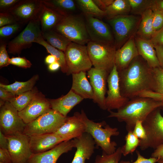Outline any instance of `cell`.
Here are the masks:
<instances>
[{"mask_svg": "<svg viewBox=\"0 0 163 163\" xmlns=\"http://www.w3.org/2000/svg\"><path fill=\"white\" fill-rule=\"evenodd\" d=\"M153 25V12L151 8L146 11L141 15V19L135 36L150 40L155 33Z\"/></svg>", "mask_w": 163, "mask_h": 163, "instance_id": "27", "label": "cell"}, {"mask_svg": "<svg viewBox=\"0 0 163 163\" xmlns=\"http://www.w3.org/2000/svg\"><path fill=\"white\" fill-rule=\"evenodd\" d=\"M133 133L140 141V143L144 142L147 139L145 130L142 121H137L133 131Z\"/></svg>", "mask_w": 163, "mask_h": 163, "instance_id": "41", "label": "cell"}, {"mask_svg": "<svg viewBox=\"0 0 163 163\" xmlns=\"http://www.w3.org/2000/svg\"><path fill=\"white\" fill-rule=\"evenodd\" d=\"M6 136L8 141V150L12 163H27L33 154L30 146L29 137L23 133Z\"/></svg>", "mask_w": 163, "mask_h": 163, "instance_id": "12", "label": "cell"}, {"mask_svg": "<svg viewBox=\"0 0 163 163\" xmlns=\"http://www.w3.org/2000/svg\"><path fill=\"white\" fill-rule=\"evenodd\" d=\"M51 108L49 100L41 93L38 92L28 105L18 112V113L27 124L34 121Z\"/></svg>", "mask_w": 163, "mask_h": 163, "instance_id": "16", "label": "cell"}, {"mask_svg": "<svg viewBox=\"0 0 163 163\" xmlns=\"http://www.w3.org/2000/svg\"><path fill=\"white\" fill-rule=\"evenodd\" d=\"M108 90L105 99V105L108 111L118 109L123 106L129 99L121 94L119 83L118 72L114 65L107 79Z\"/></svg>", "mask_w": 163, "mask_h": 163, "instance_id": "15", "label": "cell"}, {"mask_svg": "<svg viewBox=\"0 0 163 163\" xmlns=\"http://www.w3.org/2000/svg\"><path fill=\"white\" fill-rule=\"evenodd\" d=\"M151 157L157 158L163 157V144L158 147L152 153Z\"/></svg>", "mask_w": 163, "mask_h": 163, "instance_id": "53", "label": "cell"}, {"mask_svg": "<svg viewBox=\"0 0 163 163\" xmlns=\"http://www.w3.org/2000/svg\"><path fill=\"white\" fill-rule=\"evenodd\" d=\"M86 46L94 67L110 73L115 65L117 50L115 44L90 41Z\"/></svg>", "mask_w": 163, "mask_h": 163, "instance_id": "6", "label": "cell"}, {"mask_svg": "<svg viewBox=\"0 0 163 163\" xmlns=\"http://www.w3.org/2000/svg\"><path fill=\"white\" fill-rule=\"evenodd\" d=\"M86 74L84 71L72 74V83L71 89L84 99H93V89Z\"/></svg>", "mask_w": 163, "mask_h": 163, "instance_id": "26", "label": "cell"}, {"mask_svg": "<svg viewBox=\"0 0 163 163\" xmlns=\"http://www.w3.org/2000/svg\"><path fill=\"white\" fill-rule=\"evenodd\" d=\"M85 17L86 28L91 41L114 43V37L106 24L94 17Z\"/></svg>", "mask_w": 163, "mask_h": 163, "instance_id": "17", "label": "cell"}, {"mask_svg": "<svg viewBox=\"0 0 163 163\" xmlns=\"http://www.w3.org/2000/svg\"><path fill=\"white\" fill-rule=\"evenodd\" d=\"M16 96L11 92H9L3 87L0 86V101L4 102L10 101Z\"/></svg>", "mask_w": 163, "mask_h": 163, "instance_id": "48", "label": "cell"}, {"mask_svg": "<svg viewBox=\"0 0 163 163\" xmlns=\"http://www.w3.org/2000/svg\"><path fill=\"white\" fill-rule=\"evenodd\" d=\"M114 1V0H94L93 1L101 10L105 11L107 8Z\"/></svg>", "mask_w": 163, "mask_h": 163, "instance_id": "50", "label": "cell"}, {"mask_svg": "<svg viewBox=\"0 0 163 163\" xmlns=\"http://www.w3.org/2000/svg\"><path fill=\"white\" fill-rule=\"evenodd\" d=\"M157 56L159 61L160 67L163 69V46H155Z\"/></svg>", "mask_w": 163, "mask_h": 163, "instance_id": "51", "label": "cell"}, {"mask_svg": "<svg viewBox=\"0 0 163 163\" xmlns=\"http://www.w3.org/2000/svg\"><path fill=\"white\" fill-rule=\"evenodd\" d=\"M155 2L156 8L163 12V0H155Z\"/></svg>", "mask_w": 163, "mask_h": 163, "instance_id": "56", "label": "cell"}, {"mask_svg": "<svg viewBox=\"0 0 163 163\" xmlns=\"http://www.w3.org/2000/svg\"><path fill=\"white\" fill-rule=\"evenodd\" d=\"M125 144L121 147L122 155L125 156L132 154L139 146L140 140L133 133V131L128 132L125 137Z\"/></svg>", "mask_w": 163, "mask_h": 163, "instance_id": "37", "label": "cell"}, {"mask_svg": "<svg viewBox=\"0 0 163 163\" xmlns=\"http://www.w3.org/2000/svg\"><path fill=\"white\" fill-rule=\"evenodd\" d=\"M110 73L105 70L91 68L88 71L87 75L93 91V102L103 110H107L105 105L106 84Z\"/></svg>", "mask_w": 163, "mask_h": 163, "instance_id": "14", "label": "cell"}, {"mask_svg": "<svg viewBox=\"0 0 163 163\" xmlns=\"http://www.w3.org/2000/svg\"><path fill=\"white\" fill-rule=\"evenodd\" d=\"M85 131L84 123L78 117L74 115L68 117L64 123L54 133L66 141H69L80 136Z\"/></svg>", "mask_w": 163, "mask_h": 163, "instance_id": "22", "label": "cell"}, {"mask_svg": "<svg viewBox=\"0 0 163 163\" xmlns=\"http://www.w3.org/2000/svg\"><path fill=\"white\" fill-rule=\"evenodd\" d=\"M152 80L151 91L163 94V69L161 67L151 68Z\"/></svg>", "mask_w": 163, "mask_h": 163, "instance_id": "36", "label": "cell"}, {"mask_svg": "<svg viewBox=\"0 0 163 163\" xmlns=\"http://www.w3.org/2000/svg\"><path fill=\"white\" fill-rule=\"evenodd\" d=\"M42 4V0H20L8 13L17 23L22 25L32 20H39Z\"/></svg>", "mask_w": 163, "mask_h": 163, "instance_id": "13", "label": "cell"}, {"mask_svg": "<svg viewBox=\"0 0 163 163\" xmlns=\"http://www.w3.org/2000/svg\"><path fill=\"white\" fill-rule=\"evenodd\" d=\"M135 40L139 55L145 61L149 67L151 68L160 67L154 46L150 40L135 35Z\"/></svg>", "mask_w": 163, "mask_h": 163, "instance_id": "24", "label": "cell"}, {"mask_svg": "<svg viewBox=\"0 0 163 163\" xmlns=\"http://www.w3.org/2000/svg\"><path fill=\"white\" fill-rule=\"evenodd\" d=\"M17 23L13 16L8 12H0V27Z\"/></svg>", "mask_w": 163, "mask_h": 163, "instance_id": "46", "label": "cell"}, {"mask_svg": "<svg viewBox=\"0 0 163 163\" xmlns=\"http://www.w3.org/2000/svg\"><path fill=\"white\" fill-rule=\"evenodd\" d=\"M42 35L39 20L30 21L24 30L8 43L7 51L13 54H20L23 50L30 47L32 43Z\"/></svg>", "mask_w": 163, "mask_h": 163, "instance_id": "10", "label": "cell"}, {"mask_svg": "<svg viewBox=\"0 0 163 163\" xmlns=\"http://www.w3.org/2000/svg\"><path fill=\"white\" fill-rule=\"evenodd\" d=\"M67 117L51 108L27 124L23 133L29 137L54 133L64 123Z\"/></svg>", "mask_w": 163, "mask_h": 163, "instance_id": "5", "label": "cell"}, {"mask_svg": "<svg viewBox=\"0 0 163 163\" xmlns=\"http://www.w3.org/2000/svg\"><path fill=\"white\" fill-rule=\"evenodd\" d=\"M130 11L128 0H115L104 11L105 17L110 20L118 16L129 14Z\"/></svg>", "mask_w": 163, "mask_h": 163, "instance_id": "29", "label": "cell"}, {"mask_svg": "<svg viewBox=\"0 0 163 163\" xmlns=\"http://www.w3.org/2000/svg\"><path fill=\"white\" fill-rule=\"evenodd\" d=\"M38 92L37 88L16 96L10 102L12 106L19 112L23 110Z\"/></svg>", "mask_w": 163, "mask_h": 163, "instance_id": "34", "label": "cell"}, {"mask_svg": "<svg viewBox=\"0 0 163 163\" xmlns=\"http://www.w3.org/2000/svg\"><path fill=\"white\" fill-rule=\"evenodd\" d=\"M29 137L30 147L32 153L34 154L48 151L66 141L54 133Z\"/></svg>", "mask_w": 163, "mask_h": 163, "instance_id": "21", "label": "cell"}, {"mask_svg": "<svg viewBox=\"0 0 163 163\" xmlns=\"http://www.w3.org/2000/svg\"><path fill=\"white\" fill-rule=\"evenodd\" d=\"M10 64L23 68H30L32 64L30 62L24 57H12L9 60Z\"/></svg>", "mask_w": 163, "mask_h": 163, "instance_id": "43", "label": "cell"}, {"mask_svg": "<svg viewBox=\"0 0 163 163\" xmlns=\"http://www.w3.org/2000/svg\"><path fill=\"white\" fill-rule=\"evenodd\" d=\"M163 106L162 101L137 96L130 99L117 111H109L110 114L107 117H115L120 122H124L127 132L133 131L137 121L143 122L152 111Z\"/></svg>", "mask_w": 163, "mask_h": 163, "instance_id": "2", "label": "cell"}, {"mask_svg": "<svg viewBox=\"0 0 163 163\" xmlns=\"http://www.w3.org/2000/svg\"><path fill=\"white\" fill-rule=\"evenodd\" d=\"M20 0H0V12H8Z\"/></svg>", "mask_w": 163, "mask_h": 163, "instance_id": "44", "label": "cell"}, {"mask_svg": "<svg viewBox=\"0 0 163 163\" xmlns=\"http://www.w3.org/2000/svg\"><path fill=\"white\" fill-rule=\"evenodd\" d=\"M122 155L121 147H120L112 154L102 152L101 155H97L94 163H119Z\"/></svg>", "mask_w": 163, "mask_h": 163, "instance_id": "38", "label": "cell"}, {"mask_svg": "<svg viewBox=\"0 0 163 163\" xmlns=\"http://www.w3.org/2000/svg\"><path fill=\"white\" fill-rule=\"evenodd\" d=\"M34 43H38L43 46L46 50L48 53L53 56L56 59V61L60 65L61 70L64 73H66L67 67L65 59L64 53L49 44L43 38L42 35L35 41Z\"/></svg>", "mask_w": 163, "mask_h": 163, "instance_id": "31", "label": "cell"}, {"mask_svg": "<svg viewBox=\"0 0 163 163\" xmlns=\"http://www.w3.org/2000/svg\"><path fill=\"white\" fill-rule=\"evenodd\" d=\"M84 99L71 89L66 95L56 99H49L51 109L63 116L68 113Z\"/></svg>", "mask_w": 163, "mask_h": 163, "instance_id": "23", "label": "cell"}, {"mask_svg": "<svg viewBox=\"0 0 163 163\" xmlns=\"http://www.w3.org/2000/svg\"><path fill=\"white\" fill-rule=\"evenodd\" d=\"M60 68V65L57 61L49 65L48 66L49 70L52 72L56 71L58 70Z\"/></svg>", "mask_w": 163, "mask_h": 163, "instance_id": "54", "label": "cell"}, {"mask_svg": "<svg viewBox=\"0 0 163 163\" xmlns=\"http://www.w3.org/2000/svg\"><path fill=\"white\" fill-rule=\"evenodd\" d=\"M0 162L12 163L11 157L8 149L0 148Z\"/></svg>", "mask_w": 163, "mask_h": 163, "instance_id": "49", "label": "cell"}, {"mask_svg": "<svg viewBox=\"0 0 163 163\" xmlns=\"http://www.w3.org/2000/svg\"><path fill=\"white\" fill-rule=\"evenodd\" d=\"M72 42L85 45L91 41L85 21L78 16H65L53 30Z\"/></svg>", "mask_w": 163, "mask_h": 163, "instance_id": "4", "label": "cell"}, {"mask_svg": "<svg viewBox=\"0 0 163 163\" xmlns=\"http://www.w3.org/2000/svg\"><path fill=\"white\" fill-rule=\"evenodd\" d=\"M150 40L154 46H163V26L155 32Z\"/></svg>", "mask_w": 163, "mask_h": 163, "instance_id": "47", "label": "cell"}, {"mask_svg": "<svg viewBox=\"0 0 163 163\" xmlns=\"http://www.w3.org/2000/svg\"><path fill=\"white\" fill-rule=\"evenodd\" d=\"M75 2L85 16L105 17V11L100 9L93 0H77Z\"/></svg>", "mask_w": 163, "mask_h": 163, "instance_id": "33", "label": "cell"}, {"mask_svg": "<svg viewBox=\"0 0 163 163\" xmlns=\"http://www.w3.org/2000/svg\"><path fill=\"white\" fill-rule=\"evenodd\" d=\"M161 96H162V97H163V94H161ZM163 100H162V101H163Z\"/></svg>", "mask_w": 163, "mask_h": 163, "instance_id": "58", "label": "cell"}, {"mask_svg": "<svg viewBox=\"0 0 163 163\" xmlns=\"http://www.w3.org/2000/svg\"><path fill=\"white\" fill-rule=\"evenodd\" d=\"M141 19L140 16L131 14L118 16L109 20L117 50L132 36L135 35Z\"/></svg>", "mask_w": 163, "mask_h": 163, "instance_id": "7", "label": "cell"}, {"mask_svg": "<svg viewBox=\"0 0 163 163\" xmlns=\"http://www.w3.org/2000/svg\"><path fill=\"white\" fill-rule=\"evenodd\" d=\"M42 36L49 44L64 53L71 41L53 30L42 32Z\"/></svg>", "mask_w": 163, "mask_h": 163, "instance_id": "28", "label": "cell"}, {"mask_svg": "<svg viewBox=\"0 0 163 163\" xmlns=\"http://www.w3.org/2000/svg\"><path fill=\"white\" fill-rule=\"evenodd\" d=\"M56 61H57L55 57L51 54L47 56L45 59V63L48 65Z\"/></svg>", "mask_w": 163, "mask_h": 163, "instance_id": "55", "label": "cell"}, {"mask_svg": "<svg viewBox=\"0 0 163 163\" xmlns=\"http://www.w3.org/2000/svg\"><path fill=\"white\" fill-rule=\"evenodd\" d=\"M157 162L158 163H163V157L158 158Z\"/></svg>", "mask_w": 163, "mask_h": 163, "instance_id": "57", "label": "cell"}, {"mask_svg": "<svg viewBox=\"0 0 163 163\" xmlns=\"http://www.w3.org/2000/svg\"><path fill=\"white\" fill-rule=\"evenodd\" d=\"M42 4L39 17L42 32L53 30L65 16L52 7Z\"/></svg>", "mask_w": 163, "mask_h": 163, "instance_id": "25", "label": "cell"}, {"mask_svg": "<svg viewBox=\"0 0 163 163\" xmlns=\"http://www.w3.org/2000/svg\"><path fill=\"white\" fill-rule=\"evenodd\" d=\"M153 12V25L155 32L163 26V12L159 10L155 5L151 8Z\"/></svg>", "mask_w": 163, "mask_h": 163, "instance_id": "39", "label": "cell"}, {"mask_svg": "<svg viewBox=\"0 0 163 163\" xmlns=\"http://www.w3.org/2000/svg\"><path fill=\"white\" fill-rule=\"evenodd\" d=\"M8 144L6 136L0 130V148L8 149Z\"/></svg>", "mask_w": 163, "mask_h": 163, "instance_id": "52", "label": "cell"}, {"mask_svg": "<svg viewBox=\"0 0 163 163\" xmlns=\"http://www.w3.org/2000/svg\"><path fill=\"white\" fill-rule=\"evenodd\" d=\"M21 25L22 24L17 23L0 27V38H7L13 35L20 30Z\"/></svg>", "mask_w": 163, "mask_h": 163, "instance_id": "40", "label": "cell"}, {"mask_svg": "<svg viewBox=\"0 0 163 163\" xmlns=\"http://www.w3.org/2000/svg\"><path fill=\"white\" fill-rule=\"evenodd\" d=\"M39 76L36 75L25 82L15 81L14 83L8 85L1 83L0 86L17 96L32 90Z\"/></svg>", "mask_w": 163, "mask_h": 163, "instance_id": "30", "label": "cell"}, {"mask_svg": "<svg viewBox=\"0 0 163 163\" xmlns=\"http://www.w3.org/2000/svg\"><path fill=\"white\" fill-rule=\"evenodd\" d=\"M131 14L140 16L155 4V0H128Z\"/></svg>", "mask_w": 163, "mask_h": 163, "instance_id": "35", "label": "cell"}, {"mask_svg": "<svg viewBox=\"0 0 163 163\" xmlns=\"http://www.w3.org/2000/svg\"><path fill=\"white\" fill-rule=\"evenodd\" d=\"M71 141L73 147L76 149L71 163H85L94 152L96 144L94 139L90 134L85 132Z\"/></svg>", "mask_w": 163, "mask_h": 163, "instance_id": "18", "label": "cell"}, {"mask_svg": "<svg viewBox=\"0 0 163 163\" xmlns=\"http://www.w3.org/2000/svg\"><path fill=\"white\" fill-rule=\"evenodd\" d=\"M136 153L137 155L136 160L134 161L131 162L129 161H121L119 163H156L157 160V158L150 157L146 158L142 156L138 150H136Z\"/></svg>", "mask_w": 163, "mask_h": 163, "instance_id": "45", "label": "cell"}, {"mask_svg": "<svg viewBox=\"0 0 163 163\" xmlns=\"http://www.w3.org/2000/svg\"><path fill=\"white\" fill-rule=\"evenodd\" d=\"M67 67L66 74L86 72L92 66L87 46L71 42L64 52Z\"/></svg>", "mask_w": 163, "mask_h": 163, "instance_id": "9", "label": "cell"}, {"mask_svg": "<svg viewBox=\"0 0 163 163\" xmlns=\"http://www.w3.org/2000/svg\"><path fill=\"white\" fill-rule=\"evenodd\" d=\"M161 110L160 107L155 109L142 122L147 139L140 144L139 146L141 150L149 148L155 150L163 144V117L161 114Z\"/></svg>", "mask_w": 163, "mask_h": 163, "instance_id": "8", "label": "cell"}, {"mask_svg": "<svg viewBox=\"0 0 163 163\" xmlns=\"http://www.w3.org/2000/svg\"><path fill=\"white\" fill-rule=\"evenodd\" d=\"M74 115L78 117L85 126V132L90 134L94 140L96 145L100 147L103 152L110 154L114 152L117 144L111 140V137L118 136L120 134L118 129L112 128L107 124L105 121L96 123L89 119L84 111L76 112Z\"/></svg>", "mask_w": 163, "mask_h": 163, "instance_id": "3", "label": "cell"}, {"mask_svg": "<svg viewBox=\"0 0 163 163\" xmlns=\"http://www.w3.org/2000/svg\"><path fill=\"white\" fill-rule=\"evenodd\" d=\"M18 112L8 101L0 107V130L5 136L23 133L26 124Z\"/></svg>", "mask_w": 163, "mask_h": 163, "instance_id": "11", "label": "cell"}, {"mask_svg": "<svg viewBox=\"0 0 163 163\" xmlns=\"http://www.w3.org/2000/svg\"><path fill=\"white\" fill-rule=\"evenodd\" d=\"M6 44L2 41L0 46V68L9 65L10 58L6 50Z\"/></svg>", "mask_w": 163, "mask_h": 163, "instance_id": "42", "label": "cell"}, {"mask_svg": "<svg viewBox=\"0 0 163 163\" xmlns=\"http://www.w3.org/2000/svg\"><path fill=\"white\" fill-rule=\"evenodd\" d=\"M73 148L71 140L64 141L48 151L33 154L27 163H56L62 154L71 150Z\"/></svg>", "mask_w": 163, "mask_h": 163, "instance_id": "19", "label": "cell"}, {"mask_svg": "<svg viewBox=\"0 0 163 163\" xmlns=\"http://www.w3.org/2000/svg\"><path fill=\"white\" fill-rule=\"evenodd\" d=\"M42 2L65 16L69 15L68 12L73 11L76 9L75 2L72 0H42Z\"/></svg>", "mask_w": 163, "mask_h": 163, "instance_id": "32", "label": "cell"}, {"mask_svg": "<svg viewBox=\"0 0 163 163\" xmlns=\"http://www.w3.org/2000/svg\"><path fill=\"white\" fill-rule=\"evenodd\" d=\"M118 72L120 91L123 97L130 99L143 92L151 91V68L140 55L126 68Z\"/></svg>", "mask_w": 163, "mask_h": 163, "instance_id": "1", "label": "cell"}, {"mask_svg": "<svg viewBox=\"0 0 163 163\" xmlns=\"http://www.w3.org/2000/svg\"><path fill=\"white\" fill-rule=\"evenodd\" d=\"M135 36H132L116 51L115 65L118 72L126 68L139 55L135 43Z\"/></svg>", "mask_w": 163, "mask_h": 163, "instance_id": "20", "label": "cell"}]
</instances>
